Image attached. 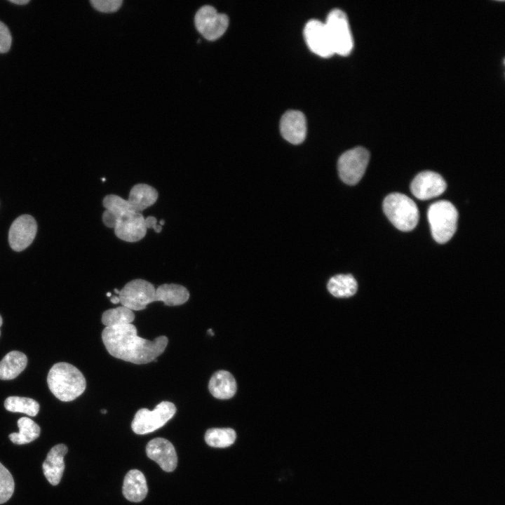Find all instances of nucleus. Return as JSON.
<instances>
[{
  "mask_svg": "<svg viewBox=\"0 0 505 505\" xmlns=\"http://www.w3.org/2000/svg\"><path fill=\"white\" fill-rule=\"evenodd\" d=\"M102 339L110 355L135 364L152 362L163 353L168 342L163 335L152 341L139 337L135 326L131 323L105 327Z\"/></svg>",
  "mask_w": 505,
  "mask_h": 505,
  "instance_id": "nucleus-1",
  "label": "nucleus"
},
{
  "mask_svg": "<svg viewBox=\"0 0 505 505\" xmlns=\"http://www.w3.org/2000/svg\"><path fill=\"white\" fill-rule=\"evenodd\" d=\"M47 383L53 394L64 402L78 398L86 386L82 372L73 365L65 362L53 365L47 376Z\"/></svg>",
  "mask_w": 505,
  "mask_h": 505,
  "instance_id": "nucleus-2",
  "label": "nucleus"
},
{
  "mask_svg": "<svg viewBox=\"0 0 505 505\" xmlns=\"http://www.w3.org/2000/svg\"><path fill=\"white\" fill-rule=\"evenodd\" d=\"M383 210L390 222L400 231H411L418 223L419 210L416 203L403 194L388 195L384 200Z\"/></svg>",
  "mask_w": 505,
  "mask_h": 505,
  "instance_id": "nucleus-3",
  "label": "nucleus"
},
{
  "mask_svg": "<svg viewBox=\"0 0 505 505\" xmlns=\"http://www.w3.org/2000/svg\"><path fill=\"white\" fill-rule=\"evenodd\" d=\"M431 231L438 243H445L452 237L457 229L458 212L452 203L438 201L432 203L427 212Z\"/></svg>",
  "mask_w": 505,
  "mask_h": 505,
  "instance_id": "nucleus-4",
  "label": "nucleus"
},
{
  "mask_svg": "<svg viewBox=\"0 0 505 505\" xmlns=\"http://www.w3.org/2000/svg\"><path fill=\"white\" fill-rule=\"evenodd\" d=\"M324 23L334 53L342 55H348L353 48L354 42L346 13L338 8L332 9Z\"/></svg>",
  "mask_w": 505,
  "mask_h": 505,
  "instance_id": "nucleus-5",
  "label": "nucleus"
},
{
  "mask_svg": "<svg viewBox=\"0 0 505 505\" xmlns=\"http://www.w3.org/2000/svg\"><path fill=\"white\" fill-rule=\"evenodd\" d=\"M175 405L169 401H162L153 410L140 409L131 423L133 431L137 434H146L162 427L175 414Z\"/></svg>",
  "mask_w": 505,
  "mask_h": 505,
  "instance_id": "nucleus-6",
  "label": "nucleus"
},
{
  "mask_svg": "<svg viewBox=\"0 0 505 505\" xmlns=\"http://www.w3.org/2000/svg\"><path fill=\"white\" fill-rule=\"evenodd\" d=\"M369 159L368 151L362 147H356L344 152L337 163L340 179L347 184H357L365 172Z\"/></svg>",
  "mask_w": 505,
  "mask_h": 505,
  "instance_id": "nucleus-7",
  "label": "nucleus"
},
{
  "mask_svg": "<svg viewBox=\"0 0 505 505\" xmlns=\"http://www.w3.org/2000/svg\"><path fill=\"white\" fill-rule=\"evenodd\" d=\"M156 288L149 281L135 279L120 290L119 297L122 306L135 311L142 310L155 301Z\"/></svg>",
  "mask_w": 505,
  "mask_h": 505,
  "instance_id": "nucleus-8",
  "label": "nucleus"
},
{
  "mask_svg": "<svg viewBox=\"0 0 505 505\" xmlns=\"http://www.w3.org/2000/svg\"><path fill=\"white\" fill-rule=\"evenodd\" d=\"M196 29L208 40L220 38L226 31L229 18L226 14L218 13L212 6L201 7L194 17Z\"/></svg>",
  "mask_w": 505,
  "mask_h": 505,
  "instance_id": "nucleus-9",
  "label": "nucleus"
},
{
  "mask_svg": "<svg viewBox=\"0 0 505 505\" xmlns=\"http://www.w3.org/2000/svg\"><path fill=\"white\" fill-rule=\"evenodd\" d=\"M37 231L34 218L22 215L12 223L8 232V242L11 248L17 252L27 248L34 241Z\"/></svg>",
  "mask_w": 505,
  "mask_h": 505,
  "instance_id": "nucleus-10",
  "label": "nucleus"
},
{
  "mask_svg": "<svg viewBox=\"0 0 505 505\" xmlns=\"http://www.w3.org/2000/svg\"><path fill=\"white\" fill-rule=\"evenodd\" d=\"M447 184L438 173L426 170L419 173L412 180L410 190L420 200H428L442 194Z\"/></svg>",
  "mask_w": 505,
  "mask_h": 505,
  "instance_id": "nucleus-11",
  "label": "nucleus"
},
{
  "mask_svg": "<svg viewBox=\"0 0 505 505\" xmlns=\"http://www.w3.org/2000/svg\"><path fill=\"white\" fill-rule=\"evenodd\" d=\"M304 36L309 48L317 55L329 57L335 53L324 22L309 20L304 26Z\"/></svg>",
  "mask_w": 505,
  "mask_h": 505,
  "instance_id": "nucleus-12",
  "label": "nucleus"
},
{
  "mask_svg": "<svg viewBox=\"0 0 505 505\" xmlns=\"http://www.w3.org/2000/svg\"><path fill=\"white\" fill-rule=\"evenodd\" d=\"M147 457L165 471L170 472L177 464V453L173 444L163 438H155L146 446Z\"/></svg>",
  "mask_w": 505,
  "mask_h": 505,
  "instance_id": "nucleus-13",
  "label": "nucleus"
},
{
  "mask_svg": "<svg viewBox=\"0 0 505 505\" xmlns=\"http://www.w3.org/2000/svg\"><path fill=\"white\" fill-rule=\"evenodd\" d=\"M282 136L289 142L297 144L302 142L307 134V121L304 114L298 110H288L280 121Z\"/></svg>",
  "mask_w": 505,
  "mask_h": 505,
  "instance_id": "nucleus-14",
  "label": "nucleus"
},
{
  "mask_svg": "<svg viewBox=\"0 0 505 505\" xmlns=\"http://www.w3.org/2000/svg\"><path fill=\"white\" fill-rule=\"evenodd\" d=\"M102 205L105 208L102 217V222L106 227L109 228L114 229L118 220L130 217L137 213L127 200L115 194L105 196Z\"/></svg>",
  "mask_w": 505,
  "mask_h": 505,
  "instance_id": "nucleus-15",
  "label": "nucleus"
},
{
  "mask_svg": "<svg viewBox=\"0 0 505 505\" xmlns=\"http://www.w3.org/2000/svg\"><path fill=\"white\" fill-rule=\"evenodd\" d=\"M114 229L115 235L126 242H137L143 238L147 233L142 213L118 220Z\"/></svg>",
  "mask_w": 505,
  "mask_h": 505,
  "instance_id": "nucleus-16",
  "label": "nucleus"
},
{
  "mask_svg": "<svg viewBox=\"0 0 505 505\" xmlns=\"http://www.w3.org/2000/svg\"><path fill=\"white\" fill-rule=\"evenodd\" d=\"M67 451L65 444H58L50 450L43 463V474L52 485L60 482L65 469L64 457Z\"/></svg>",
  "mask_w": 505,
  "mask_h": 505,
  "instance_id": "nucleus-17",
  "label": "nucleus"
},
{
  "mask_svg": "<svg viewBox=\"0 0 505 505\" xmlns=\"http://www.w3.org/2000/svg\"><path fill=\"white\" fill-rule=\"evenodd\" d=\"M122 491L123 496L130 501H142L148 492L144 474L137 469L129 471L124 478Z\"/></svg>",
  "mask_w": 505,
  "mask_h": 505,
  "instance_id": "nucleus-18",
  "label": "nucleus"
},
{
  "mask_svg": "<svg viewBox=\"0 0 505 505\" xmlns=\"http://www.w3.org/2000/svg\"><path fill=\"white\" fill-rule=\"evenodd\" d=\"M208 389L216 398L229 399L233 397L236 392V382L229 372L218 370L211 377Z\"/></svg>",
  "mask_w": 505,
  "mask_h": 505,
  "instance_id": "nucleus-19",
  "label": "nucleus"
},
{
  "mask_svg": "<svg viewBox=\"0 0 505 505\" xmlns=\"http://www.w3.org/2000/svg\"><path fill=\"white\" fill-rule=\"evenodd\" d=\"M158 198V192L153 187L146 184H137L134 185L127 200L131 206L137 213L152 206Z\"/></svg>",
  "mask_w": 505,
  "mask_h": 505,
  "instance_id": "nucleus-20",
  "label": "nucleus"
},
{
  "mask_svg": "<svg viewBox=\"0 0 505 505\" xmlns=\"http://www.w3.org/2000/svg\"><path fill=\"white\" fill-rule=\"evenodd\" d=\"M189 298L188 290L175 283H165L156 289L155 301H161L166 306H177L185 303Z\"/></svg>",
  "mask_w": 505,
  "mask_h": 505,
  "instance_id": "nucleus-21",
  "label": "nucleus"
},
{
  "mask_svg": "<svg viewBox=\"0 0 505 505\" xmlns=\"http://www.w3.org/2000/svg\"><path fill=\"white\" fill-rule=\"evenodd\" d=\"M27 358L18 351L8 353L0 361V379L10 380L18 376L26 368Z\"/></svg>",
  "mask_w": 505,
  "mask_h": 505,
  "instance_id": "nucleus-22",
  "label": "nucleus"
},
{
  "mask_svg": "<svg viewBox=\"0 0 505 505\" xmlns=\"http://www.w3.org/2000/svg\"><path fill=\"white\" fill-rule=\"evenodd\" d=\"M327 288L336 297H349L356 292L358 284L351 274H338L329 280Z\"/></svg>",
  "mask_w": 505,
  "mask_h": 505,
  "instance_id": "nucleus-23",
  "label": "nucleus"
},
{
  "mask_svg": "<svg viewBox=\"0 0 505 505\" xmlns=\"http://www.w3.org/2000/svg\"><path fill=\"white\" fill-rule=\"evenodd\" d=\"M18 433L9 434L10 440L15 444L22 445L31 443L40 435V427L32 419L23 417L18 419Z\"/></svg>",
  "mask_w": 505,
  "mask_h": 505,
  "instance_id": "nucleus-24",
  "label": "nucleus"
},
{
  "mask_svg": "<svg viewBox=\"0 0 505 505\" xmlns=\"http://www.w3.org/2000/svg\"><path fill=\"white\" fill-rule=\"evenodd\" d=\"M236 438V432L231 428H212L205 434L206 443L213 447H229L234 443Z\"/></svg>",
  "mask_w": 505,
  "mask_h": 505,
  "instance_id": "nucleus-25",
  "label": "nucleus"
},
{
  "mask_svg": "<svg viewBox=\"0 0 505 505\" xmlns=\"http://www.w3.org/2000/svg\"><path fill=\"white\" fill-rule=\"evenodd\" d=\"M6 410L13 412H22L29 416H36L39 411V404L30 398L9 396L4 402Z\"/></svg>",
  "mask_w": 505,
  "mask_h": 505,
  "instance_id": "nucleus-26",
  "label": "nucleus"
},
{
  "mask_svg": "<svg viewBox=\"0 0 505 505\" xmlns=\"http://www.w3.org/2000/svg\"><path fill=\"white\" fill-rule=\"evenodd\" d=\"M134 319L133 311L123 306L106 310L102 315V323L106 327L130 324Z\"/></svg>",
  "mask_w": 505,
  "mask_h": 505,
  "instance_id": "nucleus-27",
  "label": "nucleus"
},
{
  "mask_svg": "<svg viewBox=\"0 0 505 505\" xmlns=\"http://www.w3.org/2000/svg\"><path fill=\"white\" fill-rule=\"evenodd\" d=\"M15 488L14 480L8 470L0 463V504L12 497Z\"/></svg>",
  "mask_w": 505,
  "mask_h": 505,
  "instance_id": "nucleus-28",
  "label": "nucleus"
},
{
  "mask_svg": "<svg viewBox=\"0 0 505 505\" xmlns=\"http://www.w3.org/2000/svg\"><path fill=\"white\" fill-rule=\"evenodd\" d=\"M123 3L122 0H91L90 4L97 11L110 13L117 11Z\"/></svg>",
  "mask_w": 505,
  "mask_h": 505,
  "instance_id": "nucleus-29",
  "label": "nucleus"
},
{
  "mask_svg": "<svg viewBox=\"0 0 505 505\" xmlns=\"http://www.w3.org/2000/svg\"><path fill=\"white\" fill-rule=\"evenodd\" d=\"M12 42V37L8 27L0 21V53L9 50Z\"/></svg>",
  "mask_w": 505,
  "mask_h": 505,
  "instance_id": "nucleus-30",
  "label": "nucleus"
},
{
  "mask_svg": "<svg viewBox=\"0 0 505 505\" xmlns=\"http://www.w3.org/2000/svg\"><path fill=\"white\" fill-rule=\"evenodd\" d=\"M144 223L147 229L153 228L156 233H159L162 230V227L157 224V220L153 216H148L144 218Z\"/></svg>",
  "mask_w": 505,
  "mask_h": 505,
  "instance_id": "nucleus-31",
  "label": "nucleus"
},
{
  "mask_svg": "<svg viewBox=\"0 0 505 505\" xmlns=\"http://www.w3.org/2000/svg\"><path fill=\"white\" fill-rule=\"evenodd\" d=\"M10 2L18 5H25L28 4L29 0H9Z\"/></svg>",
  "mask_w": 505,
  "mask_h": 505,
  "instance_id": "nucleus-32",
  "label": "nucleus"
},
{
  "mask_svg": "<svg viewBox=\"0 0 505 505\" xmlns=\"http://www.w3.org/2000/svg\"><path fill=\"white\" fill-rule=\"evenodd\" d=\"M110 301L114 304H118L120 303V299L119 296H112L110 298Z\"/></svg>",
  "mask_w": 505,
  "mask_h": 505,
  "instance_id": "nucleus-33",
  "label": "nucleus"
},
{
  "mask_svg": "<svg viewBox=\"0 0 505 505\" xmlns=\"http://www.w3.org/2000/svg\"><path fill=\"white\" fill-rule=\"evenodd\" d=\"M208 332L210 335H214V332H213V330H212L211 329H209V330H208Z\"/></svg>",
  "mask_w": 505,
  "mask_h": 505,
  "instance_id": "nucleus-34",
  "label": "nucleus"
},
{
  "mask_svg": "<svg viewBox=\"0 0 505 505\" xmlns=\"http://www.w3.org/2000/svg\"><path fill=\"white\" fill-rule=\"evenodd\" d=\"M164 223H165V222H164L163 220H160V222H159V224H160L161 226V225H163Z\"/></svg>",
  "mask_w": 505,
  "mask_h": 505,
  "instance_id": "nucleus-35",
  "label": "nucleus"
},
{
  "mask_svg": "<svg viewBox=\"0 0 505 505\" xmlns=\"http://www.w3.org/2000/svg\"><path fill=\"white\" fill-rule=\"evenodd\" d=\"M2 322H3V321H2V318H1V315H0V327H1V325H2ZM0 335H1V331H0Z\"/></svg>",
  "mask_w": 505,
  "mask_h": 505,
  "instance_id": "nucleus-36",
  "label": "nucleus"
},
{
  "mask_svg": "<svg viewBox=\"0 0 505 505\" xmlns=\"http://www.w3.org/2000/svg\"><path fill=\"white\" fill-rule=\"evenodd\" d=\"M114 290L115 291V292H116V294H118V295L119 294V292H120V291H119L118 289L115 288Z\"/></svg>",
  "mask_w": 505,
  "mask_h": 505,
  "instance_id": "nucleus-37",
  "label": "nucleus"
},
{
  "mask_svg": "<svg viewBox=\"0 0 505 505\" xmlns=\"http://www.w3.org/2000/svg\"><path fill=\"white\" fill-rule=\"evenodd\" d=\"M101 412L103 413V414H105V413H107V410H105V409L101 410Z\"/></svg>",
  "mask_w": 505,
  "mask_h": 505,
  "instance_id": "nucleus-38",
  "label": "nucleus"
},
{
  "mask_svg": "<svg viewBox=\"0 0 505 505\" xmlns=\"http://www.w3.org/2000/svg\"><path fill=\"white\" fill-rule=\"evenodd\" d=\"M107 297H111V296H112V293L109 292H107Z\"/></svg>",
  "mask_w": 505,
  "mask_h": 505,
  "instance_id": "nucleus-39",
  "label": "nucleus"
}]
</instances>
